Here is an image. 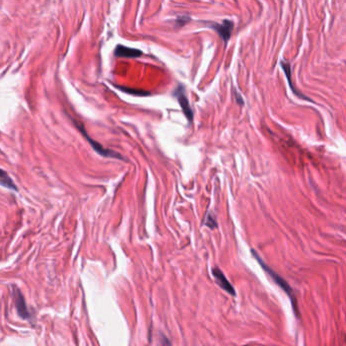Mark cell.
Returning <instances> with one entry per match:
<instances>
[{
    "instance_id": "cell-7",
    "label": "cell",
    "mask_w": 346,
    "mask_h": 346,
    "mask_svg": "<svg viewBox=\"0 0 346 346\" xmlns=\"http://www.w3.org/2000/svg\"><path fill=\"white\" fill-rule=\"evenodd\" d=\"M116 57L120 58H139L143 55V52L138 49H132L122 45H118L114 50Z\"/></svg>"
},
{
    "instance_id": "cell-9",
    "label": "cell",
    "mask_w": 346,
    "mask_h": 346,
    "mask_svg": "<svg viewBox=\"0 0 346 346\" xmlns=\"http://www.w3.org/2000/svg\"><path fill=\"white\" fill-rule=\"evenodd\" d=\"M116 88L122 90V92L128 94H133V96H145L150 94V92H144V90H132V88H122V86H116Z\"/></svg>"
},
{
    "instance_id": "cell-3",
    "label": "cell",
    "mask_w": 346,
    "mask_h": 346,
    "mask_svg": "<svg viewBox=\"0 0 346 346\" xmlns=\"http://www.w3.org/2000/svg\"><path fill=\"white\" fill-rule=\"evenodd\" d=\"M174 96L176 98H178V102L184 114V116H186L188 120L190 122H192V118H194V112L190 108V102H188V98L186 94V92H184V88L182 85H180L178 88L174 92Z\"/></svg>"
},
{
    "instance_id": "cell-4",
    "label": "cell",
    "mask_w": 346,
    "mask_h": 346,
    "mask_svg": "<svg viewBox=\"0 0 346 346\" xmlns=\"http://www.w3.org/2000/svg\"><path fill=\"white\" fill-rule=\"evenodd\" d=\"M14 304H16L18 314L24 319L30 318V312L28 309L26 300H24L22 292L18 288H14Z\"/></svg>"
},
{
    "instance_id": "cell-5",
    "label": "cell",
    "mask_w": 346,
    "mask_h": 346,
    "mask_svg": "<svg viewBox=\"0 0 346 346\" xmlns=\"http://www.w3.org/2000/svg\"><path fill=\"white\" fill-rule=\"evenodd\" d=\"M212 276L216 280V282L219 284L220 288H222L225 292H227L228 294H230L231 296H235V290L233 288V286L230 284V282L226 278L225 274L222 272V270H220L218 268H212Z\"/></svg>"
},
{
    "instance_id": "cell-1",
    "label": "cell",
    "mask_w": 346,
    "mask_h": 346,
    "mask_svg": "<svg viewBox=\"0 0 346 346\" xmlns=\"http://www.w3.org/2000/svg\"><path fill=\"white\" fill-rule=\"evenodd\" d=\"M251 253H252V255L255 257V259H256V260L258 262V264H260V266L266 270V274H268V276L274 280V282L280 288H282V290L288 296V298H290V300H292V309H294V312L296 313V315L298 316V306H296V296H294V290H292V288H290V286L282 278V276H280L276 272H274L268 266H266V264H264V262L262 260V259L260 258V257H259V255L257 254V252L255 251V250H253V249H251Z\"/></svg>"
},
{
    "instance_id": "cell-8",
    "label": "cell",
    "mask_w": 346,
    "mask_h": 346,
    "mask_svg": "<svg viewBox=\"0 0 346 346\" xmlns=\"http://www.w3.org/2000/svg\"><path fill=\"white\" fill-rule=\"evenodd\" d=\"M0 186H2L8 190L18 192V186L14 184V180L8 176V173L2 169H0Z\"/></svg>"
},
{
    "instance_id": "cell-10",
    "label": "cell",
    "mask_w": 346,
    "mask_h": 346,
    "mask_svg": "<svg viewBox=\"0 0 346 346\" xmlns=\"http://www.w3.org/2000/svg\"><path fill=\"white\" fill-rule=\"evenodd\" d=\"M204 225L206 227H208L210 229L214 230L217 228V221H216V218L214 217V216L208 212L206 216V219H204Z\"/></svg>"
},
{
    "instance_id": "cell-2",
    "label": "cell",
    "mask_w": 346,
    "mask_h": 346,
    "mask_svg": "<svg viewBox=\"0 0 346 346\" xmlns=\"http://www.w3.org/2000/svg\"><path fill=\"white\" fill-rule=\"evenodd\" d=\"M74 124H75V126L78 128V130L81 132V134L85 137V139L88 140V143L92 146V149H94L96 153H98L100 155H102V156H104V157L114 158V159H118V160H124V157H122L120 154H118V152H114V151H112V150L106 149L102 145H100V143H98V142H96L94 139H92V138L88 136V132H86V130H85L84 126H83L81 122H77V120H74Z\"/></svg>"
},
{
    "instance_id": "cell-6",
    "label": "cell",
    "mask_w": 346,
    "mask_h": 346,
    "mask_svg": "<svg viewBox=\"0 0 346 346\" xmlns=\"http://www.w3.org/2000/svg\"><path fill=\"white\" fill-rule=\"evenodd\" d=\"M233 22L231 20H225L223 24H214L212 28L217 30V32L221 36V38L227 42L230 40L232 30H233Z\"/></svg>"
},
{
    "instance_id": "cell-11",
    "label": "cell",
    "mask_w": 346,
    "mask_h": 346,
    "mask_svg": "<svg viewBox=\"0 0 346 346\" xmlns=\"http://www.w3.org/2000/svg\"><path fill=\"white\" fill-rule=\"evenodd\" d=\"M235 96H236V100H237V102H239L241 106H243L244 104V102H243V100H242V98L240 96V94H238V92H235Z\"/></svg>"
}]
</instances>
